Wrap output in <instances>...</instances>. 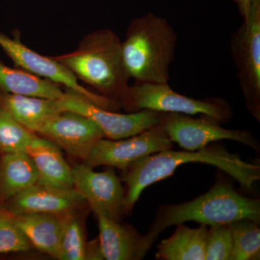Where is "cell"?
<instances>
[{"mask_svg":"<svg viewBox=\"0 0 260 260\" xmlns=\"http://www.w3.org/2000/svg\"><path fill=\"white\" fill-rule=\"evenodd\" d=\"M189 162H203L218 168L247 190H251L254 183L260 179L259 165L244 161L239 155L230 153L221 145H208L194 151L168 149L143 157L123 171L121 181L126 184V213L132 211L145 188L170 177L179 166Z\"/></svg>","mask_w":260,"mask_h":260,"instance_id":"6da1fadb","label":"cell"},{"mask_svg":"<svg viewBox=\"0 0 260 260\" xmlns=\"http://www.w3.org/2000/svg\"><path fill=\"white\" fill-rule=\"evenodd\" d=\"M242 219L259 223V200L243 196L227 183H216L208 192L191 201L161 205L148 233L143 236V251L146 255L160 233L172 225L194 221L211 226Z\"/></svg>","mask_w":260,"mask_h":260,"instance_id":"7a4b0ae2","label":"cell"},{"mask_svg":"<svg viewBox=\"0 0 260 260\" xmlns=\"http://www.w3.org/2000/svg\"><path fill=\"white\" fill-rule=\"evenodd\" d=\"M177 44V34L167 19L152 13L133 19L121 42L129 78L136 83H169Z\"/></svg>","mask_w":260,"mask_h":260,"instance_id":"3957f363","label":"cell"},{"mask_svg":"<svg viewBox=\"0 0 260 260\" xmlns=\"http://www.w3.org/2000/svg\"><path fill=\"white\" fill-rule=\"evenodd\" d=\"M53 57L77 79L112 100H119L129 86L130 78L123 61L121 41L110 29L89 32L74 51Z\"/></svg>","mask_w":260,"mask_h":260,"instance_id":"277c9868","label":"cell"},{"mask_svg":"<svg viewBox=\"0 0 260 260\" xmlns=\"http://www.w3.org/2000/svg\"><path fill=\"white\" fill-rule=\"evenodd\" d=\"M119 101L130 112L151 110L191 116L201 114L220 122L229 120L233 115L232 108L223 99H191L174 91L169 83H135L126 88Z\"/></svg>","mask_w":260,"mask_h":260,"instance_id":"5b68a950","label":"cell"},{"mask_svg":"<svg viewBox=\"0 0 260 260\" xmlns=\"http://www.w3.org/2000/svg\"><path fill=\"white\" fill-rule=\"evenodd\" d=\"M233 60L248 110L260 118V0H252L249 14L233 34Z\"/></svg>","mask_w":260,"mask_h":260,"instance_id":"8992f818","label":"cell"},{"mask_svg":"<svg viewBox=\"0 0 260 260\" xmlns=\"http://www.w3.org/2000/svg\"><path fill=\"white\" fill-rule=\"evenodd\" d=\"M0 47L17 68L56 85H63L69 91L82 95L104 109H109L114 106L112 99L93 93L83 87L71 71L53 56L42 55L27 47L20 40V36L10 37L0 30Z\"/></svg>","mask_w":260,"mask_h":260,"instance_id":"52a82bcc","label":"cell"},{"mask_svg":"<svg viewBox=\"0 0 260 260\" xmlns=\"http://www.w3.org/2000/svg\"><path fill=\"white\" fill-rule=\"evenodd\" d=\"M160 124L169 139L186 150H200L213 142L231 140L257 150L259 144L250 132L246 129H230L220 126V121L203 115L177 113H161Z\"/></svg>","mask_w":260,"mask_h":260,"instance_id":"ba28073f","label":"cell"},{"mask_svg":"<svg viewBox=\"0 0 260 260\" xmlns=\"http://www.w3.org/2000/svg\"><path fill=\"white\" fill-rule=\"evenodd\" d=\"M173 147V142L159 123L158 125L129 138L99 140L85 164L92 168L107 166L124 171L143 157Z\"/></svg>","mask_w":260,"mask_h":260,"instance_id":"9c48e42d","label":"cell"},{"mask_svg":"<svg viewBox=\"0 0 260 260\" xmlns=\"http://www.w3.org/2000/svg\"><path fill=\"white\" fill-rule=\"evenodd\" d=\"M59 102L63 110L78 113L91 119L102 130L105 138L110 140L123 139L139 134L158 125L161 118V113L151 110L129 114L111 112L69 90L65 92Z\"/></svg>","mask_w":260,"mask_h":260,"instance_id":"30bf717a","label":"cell"},{"mask_svg":"<svg viewBox=\"0 0 260 260\" xmlns=\"http://www.w3.org/2000/svg\"><path fill=\"white\" fill-rule=\"evenodd\" d=\"M74 187L88 203L95 215L120 221L126 213L124 188L112 167L102 172L86 164L72 168Z\"/></svg>","mask_w":260,"mask_h":260,"instance_id":"8fae6325","label":"cell"},{"mask_svg":"<svg viewBox=\"0 0 260 260\" xmlns=\"http://www.w3.org/2000/svg\"><path fill=\"white\" fill-rule=\"evenodd\" d=\"M38 134L70 155L85 160L97 142L105 138L102 130L91 119L67 110L51 117Z\"/></svg>","mask_w":260,"mask_h":260,"instance_id":"7c38bea8","label":"cell"},{"mask_svg":"<svg viewBox=\"0 0 260 260\" xmlns=\"http://www.w3.org/2000/svg\"><path fill=\"white\" fill-rule=\"evenodd\" d=\"M86 203L75 188L61 189L37 184L9 200L13 214L47 213L63 215L73 213Z\"/></svg>","mask_w":260,"mask_h":260,"instance_id":"4fadbf2b","label":"cell"},{"mask_svg":"<svg viewBox=\"0 0 260 260\" xmlns=\"http://www.w3.org/2000/svg\"><path fill=\"white\" fill-rule=\"evenodd\" d=\"M103 259L137 260L144 257L143 236L129 225L96 215Z\"/></svg>","mask_w":260,"mask_h":260,"instance_id":"5bb4252c","label":"cell"},{"mask_svg":"<svg viewBox=\"0 0 260 260\" xmlns=\"http://www.w3.org/2000/svg\"><path fill=\"white\" fill-rule=\"evenodd\" d=\"M26 153L37 168L38 184L61 189L74 188L72 168L64 160L57 145L37 136L27 148Z\"/></svg>","mask_w":260,"mask_h":260,"instance_id":"9a60e30c","label":"cell"},{"mask_svg":"<svg viewBox=\"0 0 260 260\" xmlns=\"http://www.w3.org/2000/svg\"><path fill=\"white\" fill-rule=\"evenodd\" d=\"M66 215V214H65ZM13 220L30 243L42 252L59 259L63 215L13 214Z\"/></svg>","mask_w":260,"mask_h":260,"instance_id":"2e32d148","label":"cell"},{"mask_svg":"<svg viewBox=\"0 0 260 260\" xmlns=\"http://www.w3.org/2000/svg\"><path fill=\"white\" fill-rule=\"evenodd\" d=\"M0 106L34 133L53 116L62 112L59 99L0 93Z\"/></svg>","mask_w":260,"mask_h":260,"instance_id":"e0dca14e","label":"cell"},{"mask_svg":"<svg viewBox=\"0 0 260 260\" xmlns=\"http://www.w3.org/2000/svg\"><path fill=\"white\" fill-rule=\"evenodd\" d=\"M38 181L37 168L26 152L3 154L0 162V199L10 200Z\"/></svg>","mask_w":260,"mask_h":260,"instance_id":"ac0fdd59","label":"cell"},{"mask_svg":"<svg viewBox=\"0 0 260 260\" xmlns=\"http://www.w3.org/2000/svg\"><path fill=\"white\" fill-rule=\"evenodd\" d=\"M208 232L203 224L197 229L179 224L172 236L159 244L155 257L162 260H205Z\"/></svg>","mask_w":260,"mask_h":260,"instance_id":"d6986e66","label":"cell"},{"mask_svg":"<svg viewBox=\"0 0 260 260\" xmlns=\"http://www.w3.org/2000/svg\"><path fill=\"white\" fill-rule=\"evenodd\" d=\"M0 93L60 99L65 92L59 85L30 74L18 68H11L0 61Z\"/></svg>","mask_w":260,"mask_h":260,"instance_id":"ffe728a7","label":"cell"},{"mask_svg":"<svg viewBox=\"0 0 260 260\" xmlns=\"http://www.w3.org/2000/svg\"><path fill=\"white\" fill-rule=\"evenodd\" d=\"M257 223L249 219H242L229 224L233 240L230 260L259 259L260 229Z\"/></svg>","mask_w":260,"mask_h":260,"instance_id":"44dd1931","label":"cell"},{"mask_svg":"<svg viewBox=\"0 0 260 260\" xmlns=\"http://www.w3.org/2000/svg\"><path fill=\"white\" fill-rule=\"evenodd\" d=\"M37 135L22 125L0 106V152H26Z\"/></svg>","mask_w":260,"mask_h":260,"instance_id":"7402d4cb","label":"cell"},{"mask_svg":"<svg viewBox=\"0 0 260 260\" xmlns=\"http://www.w3.org/2000/svg\"><path fill=\"white\" fill-rule=\"evenodd\" d=\"M59 259H88V246L84 239L83 229L73 213L63 216Z\"/></svg>","mask_w":260,"mask_h":260,"instance_id":"603a6c76","label":"cell"},{"mask_svg":"<svg viewBox=\"0 0 260 260\" xmlns=\"http://www.w3.org/2000/svg\"><path fill=\"white\" fill-rule=\"evenodd\" d=\"M31 244L13 220L12 213L0 208V254L26 252Z\"/></svg>","mask_w":260,"mask_h":260,"instance_id":"cb8c5ba5","label":"cell"},{"mask_svg":"<svg viewBox=\"0 0 260 260\" xmlns=\"http://www.w3.org/2000/svg\"><path fill=\"white\" fill-rule=\"evenodd\" d=\"M232 246L229 224L211 225L205 242V260H230Z\"/></svg>","mask_w":260,"mask_h":260,"instance_id":"d4e9b609","label":"cell"},{"mask_svg":"<svg viewBox=\"0 0 260 260\" xmlns=\"http://www.w3.org/2000/svg\"><path fill=\"white\" fill-rule=\"evenodd\" d=\"M251 1L252 0H234V2L237 3L239 13L242 15L243 20L245 19L249 14Z\"/></svg>","mask_w":260,"mask_h":260,"instance_id":"484cf974","label":"cell"}]
</instances>
